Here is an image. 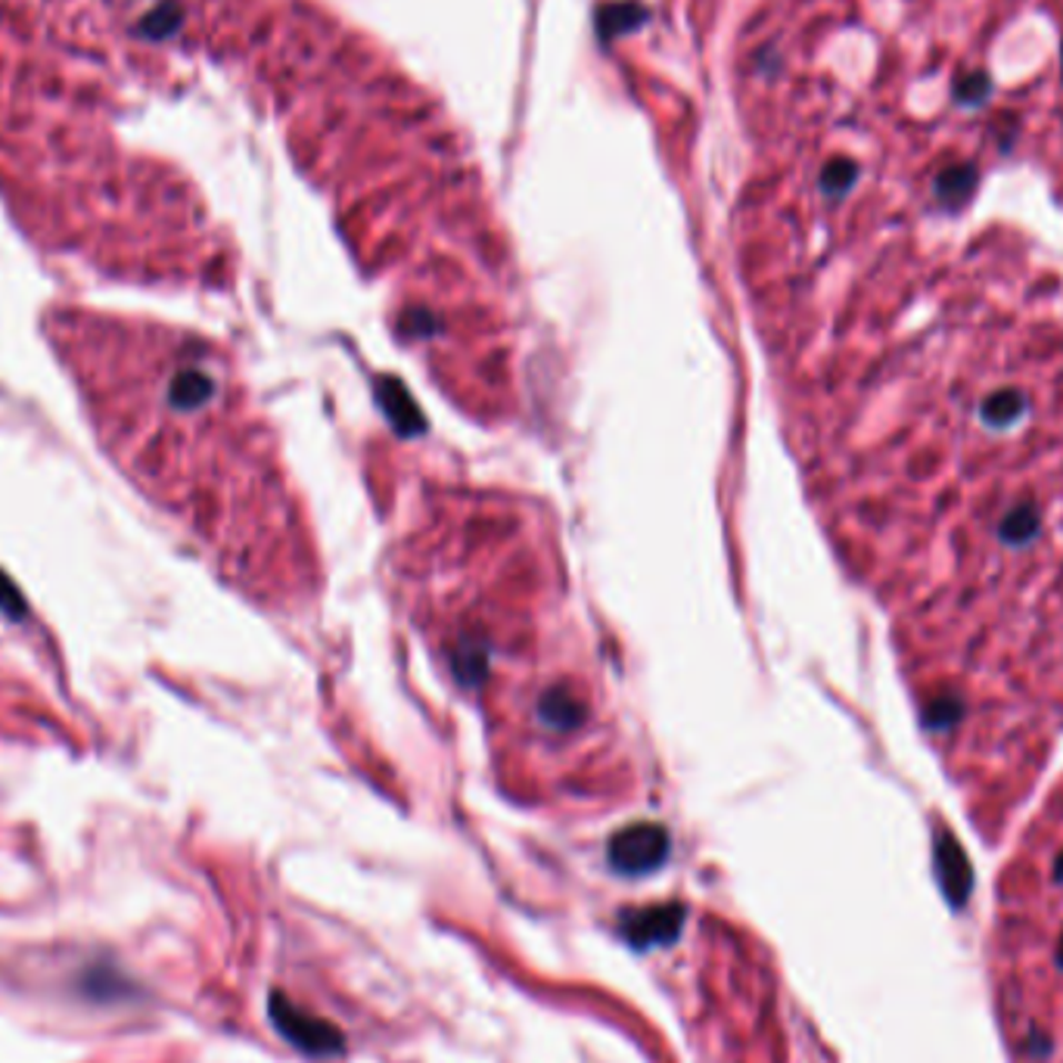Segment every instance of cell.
Segmentation results:
<instances>
[{
  "label": "cell",
  "instance_id": "cell-1",
  "mask_svg": "<svg viewBox=\"0 0 1063 1063\" xmlns=\"http://www.w3.org/2000/svg\"><path fill=\"white\" fill-rule=\"evenodd\" d=\"M66 340L124 467L237 575L259 579L290 520L224 361L190 337L100 321Z\"/></svg>",
  "mask_w": 1063,
  "mask_h": 1063
},
{
  "label": "cell",
  "instance_id": "cell-2",
  "mask_svg": "<svg viewBox=\"0 0 1063 1063\" xmlns=\"http://www.w3.org/2000/svg\"><path fill=\"white\" fill-rule=\"evenodd\" d=\"M271 1014H274L280 1033L309 1054H333L342 1049V1035L330 1023L299 1011L293 1002H287L280 995L271 1002Z\"/></svg>",
  "mask_w": 1063,
  "mask_h": 1063
},
{
  "label": "cell",
  "instance_id": "cell-3",
  "mask_svg": "<svg viewBox=\"0 0 1063 1063\" xmlns=\"http://www.w3.org/2000/svg\"><path fill=\"white\" fill-rule=\"evenodd\" d=\"M669 840L660 828H634L613 843V868L622 874H648L665 859Z\"/></svg>",
  "mask_w": 1063,
  "mask_h": 1063
},
{
  "label": "cell",
  "instance_id": "cell-4",
  "mask_svg": "<svg viewBox=\"0 0 1063 1063\" xmlns=\"http://www.w3.org/2000/svg\"><path fill=\"white\" fill-rule=\"evenodd\" d=\"M681 909L679 905H653V909L632 911L622 917V936L634 949L663 945L679 936Z\"/></svg>",
  "mask_w": 1063,
  "mask_h": 1063
}]
</instances>
